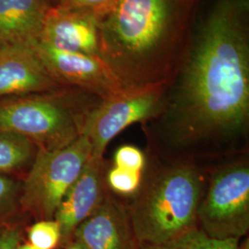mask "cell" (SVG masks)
<instances>
[{
	"mask_svg": "<svg viewBox=\"0 0 249 249\" xmlns=\"http://www.w3.org/2000/svg\"><path fill=\"white\" fill-rule=\"evenodd\" d=\"M161 117L173 149L235 146L249 122V0H219L187 46Z\"/></svg>",
	"mask_w": 249,
	"mask_h": 249,
	"instance_id": "6da1fadb",
	"label": "cell"
},
{
	"mask_svg": "<svg viewBox=\"0 0 249 249\" xmlns=\"http://www.w3.org/2000/svg\"><path fill=\"white\" fill-rule=\"evenodd\" d=\"M196 0H116L100 19L99 55L123 89L170 82Z\"/></svg>",
	"mask_w": 249,
	"mask_h": 249,
	"instance_id": "7a4b0ae2",
	"label": "cell"
},
{
	"mask_svg": "<svg viewBox=\"0 0 249 249\" xmlns=\"http://www.w3.org/2000/svg\"><path fill=\"white\" fill-rule=\"evenodd\" d=\"M205 189L201 171L190 162L160 166L143 177L127 207L139 244L164 243L196 227Z\"/></svg>",
	"mask_w": 249,
	"mask_h": 249,
	"instance_id": "3957f363",
	"label": "cell"
},
{
	"mask_svg": "<svg viewBox=\"0 0 249 249\" xmlns=\"http://www.w3.org/2000/svg\"><path fill=\"white\" fill-rule=\"evenodd\" d=\"M93 106L80 108L63 88L0 99V131L24 137L38 150L62 149L81 135L84 116Z\"/></svg>",
	"mask_w": 249,
	"mask_h": 249,
	"instance_id": "277c9868",
	"label": "cell"
},
{
	"mask_svg": "<svg viewBox=\"0 0 249 249\" xmlns=\"http://www.w3.org/2000/svg\"><path fill=\"white\" fill-rule=\"evenodd\" d=\"M91 155V145L82 134L62 149L38 150L19 195L21 208L40 221L53 220Z\"/></svg>",
	"mask_w": 249,
	"mask_h": 249,
	"instance_id": "5b68a950",
	"label": "cell"
},
{
	"mask_svg": "<svg viewBox=\"0 0 249 249\" xmlns=\"http://www.w3.org/2000/svg\"><path fill=\"white\" fill-rule=\"evenodd\" d=\"M197 227L215 240H238L249 229L248 162L225 165L211 179L196 213Z\"/></svg>",
	"mask_w": 249,
	"mask_h": 249,
	"instance_id": "8992f818",
	"label": "cell"
},
{
	"mask_svg": "<svg viewBox=\"0 0 249 249\" xmlns=\"http://www.w3.org/2000/svg\"><path fill=\"white\" fill-rule=\"evenodd\" d=\"M170 84L122 89L91 107L84 116L81 134L89 140L92 156L104 157L108 144L128 125L159 117L165 108Z\"/></svg>",
	"mask_w": 249,
	"mask_h": 249,
	"instance_id": "52a82bcc",
	"label": "cell"
},
{
	"mask_svg": "<svg viewBox=\"0 0 249 249\" xmlns=\"http://www.w3.org/2000/svg\"><path fill=\"white\" fill-rule=\"evenodd\" d=\"M32 45L47 72L61 87H73L99 99L123 89L97 55L58 49L41 41Z\"/></svg>",
	"mask_w": 249,
	"mask_h": 249,
	"instance_id": "ba28073f",
	"label": "cell"
},
{
	"mask_svg": "<svg viewBox=\"0 0 249 249\" xmlns=\"http://www.w3.org/2000/svg\"><path fill=\"white\" fill-rule=\"evenodd\" d=\"M101 15L88 9L54 4L45 13L41 41L58 49L99 55Z\"/></svg>",
	"mask_w": 249,
	"mask_h": 249,
	"instance_id": "9c48e42d",
	"label": "cell"
},
{
	"mask_svg": "<svg viewBox=\"0 0 249 249\" xmlns=\"http://www.w3.org/2000/svg\"><path fill=\"white\" fill-rule=\"evenodd\" d=\"M76 242L85 249H138L127 207L107 189L95 212L75 230Z\"/></svg>",
	"mask_w": 249,
	"mask_h": 249,
	"instance_id": "30bf717a",
	"label": "cell"
},
{
	"mask_svg": "<svg viewBox=\"0 0 249 249\" xmlns=\"http://www.w3.org/2000/svg\"><path fill=\"white\" fill-rule=\"evenodd\" d=\"M62 88L47 72L33 45L0 46V99Z\"/></svg>",
	"mask_w": 249,
	"mask_h": 249,
	"instance_id": "8fae6325",
	"label": "cell"
},
{
	"mask_svg": "<svg viewBox=\"0 0 249 249\" xmlns=\"http://www.w3.org/2000/svg\"><path fill=\"white\" fill-rule=\"evenodd\" d=\"M107 189L105 158L91 155L54 214L61 239L71 238L80 224L95 212Z\"/></svg>",
	"mask_w": 249,
	"mask_h": 249,
	"instance_id": "7c38bea8",
	"label": "cell"
},
{
	"mask_svg": "<svg viewBox=\"0 0 249 249\" xmlns=\"http://www.w3.org/2000/svg\"><path fill=\"white\" fill-rule=\"evenodd\" d=\"M49 6L46 0H0V46L33 45Z\"/></svg>",
	"mask_w": 249,
	"mask_h": 249,
	"instance_id": "4fadbf2b",
	"label": "cell"
},
{
	"mask_svg": "<svg viewBox=\"0 0 249 249\" xmlns=\"http://www.w3.org/2000/svg\"><path fill=\"white\" fill-rule=\"evenodd\" d=\"M26 138L0 131V172L19 169L32 162L38 149Z\"/></svg>",
	"mask_w": 249,
	"mask_h": 249,
	"instance_id": "5bb4252c",
	"label": "cell"
},
{
	"mask_svg": "<svg viewBox=\"0 0 249 249\" xmlns=\"http://www.w3.org/2000/svg\"><path fill=\"white\" fill-rule=\"evenodd\" d=\"M238 240H215L197 226L172 240L160 244H139L138 249H235Z\"/></svg>",
	"mask_w": 249,
	"mask_h": 249,
	"instance_id": "9a60e30c",
	"label": "cell"
},
{
	"mask_svg": "<svg viewBox=\"0 0 249 249\" xmlns=\"http://www.w3.org/2000/svg\"><path fill=\"white\" fill-rule=\"evenodd\" d=\"M28 238L37 249H53L61 240V231L54 220H41L29 229Z\"/></svg>",
	"mask_w": 249,
	"mask_h": 249,
	"instance_id": "2e32d148",
	"label": "cell"
},
{
	"mask_svg": "<svg viewBox=\"0 0 249 249\" xmlns=\"http://www.w3.org/2000/svg\"><path fill=\"white\" fill-rule=\"evenodd\" d=\"M142 178L141 172L114 166L107 173V187L121 195H132L139 190Z\"/></svg>",
	"mask_w": 249,
	"mask_h": 249,
	"instance_id": "e0dca14e",
	"label": "cell"
},
{
	"mask_svg": "<svg viewBox=\"0 0 249 249\" xmlns=\"http://www.w3.org/2000/svg\"><path fill=\"white\" fill-rule=\"evenodd\" d=\"M145 156L142 151L137 147L124 145L116 151L114 164L116 167L142 173L145 167Z\"/></svg>",
	"mask_w": 249,
	"mask_h": 249,
	"instance_id": "ac0fdd59",
	"label": "cell"
},
{
	"mask_svg": "<svg viewBox=\"0 0 249 249\" xmlns=\"http://www.w3.org/2000/svg\"><path fill=\"white\" fill-rule=\"evenodd\" d=\"M19 187L11 178L0 175V217L9 213L19 199Z\"/></svg>",
	"mask_w": 249,
	"mask_h": 249,
	"instance_id": "d6986e66",
	"label": "cell"
},
{
	"mask_svg": "<svg viewBox=\"0 0 249 249\" xmlns=\"http://www.w3.org/2000/svg\"><path fill=\"white\" fill-rule=\"evenodd\" d=\"M116 0H58L55 4H61L78 9H88L103 16ZM54 5V4H53Z\"/></svg>",
	"mask_w": 249,
	"mask_h": 249,
	"instance_id": "ffe728a7",
	"label": "cell"
},
{
	"mask_svg": "<svg viewBox=\"0 0 249 249\" xmlns=\"http://www.w3.org/2000/svg\"><path fill=\"white\" fill-rule=\"evenodd\" d=\"M19 231L16 228H9L0 233V249H18Z\"/></svg>",
	"mask_w": 249,
	"mask_h": 249,
	"instance_id": "44dd1931",
	"label": "cell"
},
{
	"mask_svg": "<svg viewBox=\"0 0 249 249\" xmlns=\"http://www.w3.org/2000/svg\"><path fill=\"white\" fill-rule=\"evenodd\" d=\"M249 249V239L247 238L246 240L243 241L242 243H238V245H237V247H236V249Z\"/></svg>",
	"mask_w": 249,
	"mask_h": 249,
	"instance_id": "7402d4cb",
	"label": "cell"
},
{
	"mask_svg": "<svg viewBox=\"0 0 249 249\" xmlns=\"http://www.w3.org/2000/svg\"><path fill=\"white\" fill-rule=\"evenodd\" d=\"M67 249H85L83 247H81L80 244H78L77 242H75V243H73L71 244L69 248Z\"/></svg>",
	"mask_w": 249,
	"mask_h": 249,
	"instance_id": "603a6c76",
	"label": "cell"
},
{
	"mask_svg": "<svg viewBox=\"0 0 249 249\" xmlns=\"http://www.w3.org/2000/svg\"><path fill=\"white\" fill-rule=\"evenodd\" d=\"M18 249H37L35 247H33L31 244H24L22 246H18Z\"/></svg>",
	"mask_w": 249,
	"mask_h": 249,
	"instance_id": "cb8c5ba5",
	"label": "cell"
},
{
	"mask_svg": "<svg viewBox=\"0 0 249 249\" xmlns=\"http://www.w3.org/2000/svg\"><path fill=\"white\" fill-rule=\"evenodd\" d=\"M47 1V3L51 6V5H53V4H55L58 0H46Z\"/></svg>",
	"mask_w": 249,
	"mask_h": 249,
	"instance_id": "d4e9b609",
	"label": "cell"
}]
</instances>
